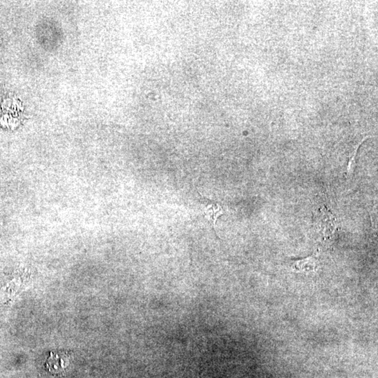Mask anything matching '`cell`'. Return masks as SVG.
<instances>
[{"label":"cell","mask_w":378,"mask_h":378,"mask_svg":"<svg viewBox=\"0 0 378 378\" xmlns=\"http://www.w3.org/2000/svg\"><path fill=\"white\" fill-rule=\"evenodd\" d=\"M70 363V355L65 352H51L46 361L48 371L53 374L63 372Z\"/></svg>","instance_id":"obj_1"},{"label":"cell","mask_w":378,"mask_h":378,"mask_svg":"<svg viewBox=\"0 0 378 378\" xmlns=\"http://www.w3.org/2000/svg\"><path fill=\"white\" fill-rule=\"evenodd\" d=\"M317 267V261L313 256L296 261L292 264L293 269L298 272H312Z\"/></svg>","instance_id":"obj_3"},{"label":"cell","mask_w":378,"mask_h":378,"mask_svg":"<svg viewBox=\"0 0 378 378\" xmlns=\"http://www.w3.org/2000/svg\"><path fill=\"white\" fill-rule=\"evenodd\" d=\"M203 212L205 217L209 221H210L214 229H215L216 221L221 215H224V210L222 207L218 204L211 202V203L207 204V206H205V209H204Z\"/></svg>","instance_id":"obj_2"}]
</instances>
